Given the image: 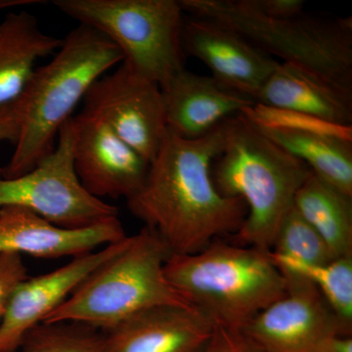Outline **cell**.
<instances>
[{
    "instance_id": "obj_1",
    "label": "cell",
    "mask_w": 352,
    "mask_h": 352,
    "mask_svg": "<svg viewBox=\"0 0 352 352\" xmlns=\"http://www.w3.org/2000/svg\"><path fill=\"white\" fill-rule=\"evenodd\" d=\"M226 122L193 140L168 131L144 183L126 200L131 214L170 254H195L229 238L247 217L244 201L222 196L212 182V166L223 146Z\"/></svg>"
},
{
    "instance_id": "obj_2",
    "label": "cell",
    "mask_w": 352,
    "mask_h": 352,
    "mask_svg": "<svg viewBox=\"0 0 352 352\" xmlns=\"http://www.w3.org/2000/svg\"><path fill=\"white\" fill-rule=\"evenodd\" d=\"M119 48L96 30L78 25L47 64L36 67L15 103L19 134L4 177L32 170L54 150L61 127L97 80L122 63Z\"/></svg>"
},
{
    "instance_id": "obj_3",
    "label": "cell",
    "mask_w": 352,
    "mask_h": 352,
    "mask_svg": "<svg viewBox=\"0 0 352 352\" xmlns=\"http://www.w3.org/2000/svg\"><path fill=\"white\" fill-rule=\"evenodd\" d=\"M311 175L307 164L268 138L244 113L226 122L220 154L212 166L215 188L247 206L233 244L270 252L296 193Z\"/></svg>"
},
{
    "instance_id": "obj_4",
    "label": "cell",
    "mask_w": 352,
    "mask_h": 352,
    "mask_svg": "<svg viewBox=\"0 0 352 352\" xmlns=\"http://www.w3.org/2000/svg\"><path fill=\"white\" fill-rule=\"evenodd\" d=\"M164 275L214 326L233 330L242 331L287 292L270 252L221 239L195 254H170Z\"/></svg>"
},
{
    "instance_id": "obj_5",
    "label": "cell",
    "mask_w": 352,
    "mask_h": 352,
    "mask_svg": "<svg viewBox=\"0 0 352 352\" xmlns=\"http://www.w3.org/2000/svg\"><path fill=\"white\" fill-rule=\"evenodd\" d=\"M170 256L156 234L144 227L131 236L122 252L92 271L43 322H75L105 332L149 308L191 307L164 275Z\"/></svg>"
},
{
    "instance_id": "obj_6",
    "label": "cell",
    "mask_w": 352,
    "mask_h": 352,
    "mask_svg": "<svg viewBox=\"0 0 352 352\" xmlns=\"http://www.w3.org/2000/svg\"><path fill=\"white\" fill-rule=\"evenodd\" d=\"M184 12L233 30L271 57L292 63L352 91L351 18L321 19L303 13L273 19L247 0H180Z\"/></svg>"
},
{
    "instance_id": "obj_7",
    "label": "cell",
    "mask_w": 352,
    "mask_h": 352,
    "mask_svg": "<svg viewBox=\"0 0 352 352\" xmlns=\"http://www.w3.org/2000/svg\"><path fill=\"white\" fill-rule=\"evenodd\" d=\"M62 13L96 30L122 52V63L160 87L184 69V17L176 0H54Z\"/></svg>"
},
{
    "instance_id": "obj_8",
    "label": "cell",
    "mask_w": 352,
    "mask_h": 352,
    "mask_svg": "<svg viewBox=\"0 0 352 352\" xmlns=\"http://www.w3.org/2000/svg\"><path fill=\"white\" fill-rule=\"evenodd\" d=\"M71 119L60 129L54 150L32 170L17 177H4L0 168V208H25L69 229L85 228L119 217L118 207L90 195L76 176Z\"/></svg>"
},
{
    "instance_id": "obj_9",
    "label": "cell",
    "mask_w": 352,
    "mask_h": 352,
    "mask_svg": "<svg viewBox=\"0 0 352 352\" xmlns=\"http://www.w3.org/2000/svg\"><path fill=\"white\" fill-rule=\"evenodd\" d=\"M82 101V113L103 122L151 163L168 131L157 83L122 62L97 80Z\"/></svg>"
},
{
    "instance_id": "obj_10",
    "label": "cell",
    "mask_w": 352,
    "mask_h": 352,
    "mask_svg": "<svg viewBox=\"0 0 352 352\" xmlns=\"http://www.w3.org/2000/svg\"><path fill=\"white\" fill-rule=\"evenodd\" d=\"M284 278L286 294L242 330L259 352H314L332 336L351 335L314 285Z\"/></svg>"
},
{
    "instance_id": "obj_11",
    "label": "cell",
    "mask_w": 352,
    "mask_h": 352,
    "mask_svg": "<svg viewBox=\"0 0 352 352\" xmlns=\"http://www.w3.org/2000/svg\"><path fill=\"white\" fill-rule=\"evenodd\" d=\"M74 168L90 195L129 200L138 193L149 163L101 120L80 112L72 117Z\"/></svg>"
},
{
    "instance_id": "obj_12",
    "label": "cell",
    "mask_w": 352,
    "mask_h": 352,
    "mask_svg": "<svg viewBox=\"0 0 352 352\" xmlns=\"http://www.w3.org/2000/svg\"><path fill=\"white\" fill-rule=\"evenodd\" d=\"M131 236L97 252L76 256L66 265L28 277L14 291L0 321V352H16L28 333L43 323L102 263L122 252Z\"/></svg>"
},
{
    "instance_id": "obj_13",
    "label": "cell",
    "mask_w": 352,
    "mask_h": 352,
    "mask_svg": "<svg viewBox=\"0 0 352 352\" xmlns=\"http://www.w3.org/2000/svg\"><path fill=\"white\" fill-rule=\"evenodd\" d=\"M182 48L207 65L217 82L254 100L279 64L233 30L194 16L183 23Z\"/></svg>"
},
{
    "instance_id": "obj_14",
    "label": "cell",
    "mask_w": 352,
    "mask_h": 352,
    "mask_svg": "<svg viewBox=\"0 0 352 352\" xmlns=\"http://www.w3.org/2000/svg\"><path fill=\"white\" fill-rule=\"evenodd\" d=\"M126 237L119 217L85 228L69 229L54 226L25 208H0V254L10 252L41 258H76Z\"/></svg>"
},
{
    "instance_id": "obj_15",
    "label": "cell",
    "mask_w": 352,
    "mask_h": 352,
    "mask_svg": "<svg viewBox=\"0 0 352 352\" xmlns=\"http://www.w3.org/2000/svg\"><path fill=\"white\" fill-rule=\"evenodd\" d=\"M214 329L196 308L152 307L103 332L99 352H200Z\"/></svg>"
},
{
    "instance_id": "obj_16",
    "label": "cell",
    "mask_w": 352,
    "mask_h": 352,
    "mask_svg": "<svg viewBox=\"0 0 352 352\" xmlns=\"http://www.w3.org/2000/svg\"><path fill=\"white\" fill-rule=\"evenodd\" d=\"M168 131L184 139L204 138L256 103L212 76L183 69L161 87Z\"/></svg>"
},
{
    "instance_id": "obj_17",
    "label": "cell",
    "mask_w": 352,
    "mask_h": 352,
    "mask_svg": "<svg viewBox=\"0 0 352 352\" xmlns=\"http://www.w3.org/2000/svg\"><path fill=\"white\" fill-rule=\"evenodd\" d=\"M254 101L352 126V91L298 65L279 62Z\"/></svg>"
},
{
    "instance_id": "obj_18",
    "label": "cell",
    "mask_w": 352,
    "mask_h": 352,
    "mask_svg": "<svg viewBox=\"0 0 352 352\" xmlns=\"http://www.w3.org/2000/svg\"><path fill=\"white\" fill-rule=\"evenodd\" d=\"M62 38L46 34L27 11L0 21V107L17 100L38 60L54 54Z\"/></svg>"
},
{
    "instance_id": "obj_19",
    "label": "cell",
    "mask_w": 352,
    "mask_h": 352,
    "mask_svg": "<svg viewBox=\"0 0 352 352\" xmlns=\"http://www.w3.org/2000/svg\"><path fill=\"white\" fill-rule=\"evenodd\" d=\"M294 208L321 236L333 258L352 256V197L311 173L296 193Z\"/></svg>"
},
{
    "instance_id": "obj_20",
    "label": "cell",
    "mask_w": 352,
    "mask_h": 352,
    "mask_svg": "<svg viewBox=\"0 0 352 352\" xmlns=\"http://www.w3.org/2000/svg\"><path fill=\"white\" fill-rule=\"evenodd\" d=\"M259 129L307 164L319 179L352 197V141L322 134Z\"/></svg>"
},
{
    "instance_id": "obj_21",
    "label": "cell",
    "mask_w": 352,
    "mask_h": 352,
    "mask_svg": "<svg viewBox=\"0 0 352 352\" xmlns=\"http://www.w3.org/2000/svg\"><path fill=\"white\" fill-rule=\"evenodd\" d=\"M270 256L284 277L302 278L314 285L344 328L351 332L352 256L305 264Z\"/></svg>"
},
{
    "instance_id": "obj_22",
    "label": "cell",
    "mask_w": 352,
    "mask_h": 352,
    "mask_svg": "<svg viewBox=\"0 0 352 352\" xmlns=\"http://www.w3.org/2000/svg\"><path fill=\"white\" fill-rule=\"evenodd\" d=\"M103 332L75 322L39 324L25 335L20 352H99Z\"/></svg>"
},
{
    "instance_id": "obj_23",
    "label": "cell",
    "mask_w": 352,
    "mask_h": 352,
    "mask_svg": "<svg viewBox=\"0 0 352 352\" xmlns=\"http://www.w3.org/2000/svg\"><path fill=\"white\" fill-rule=\"evenodd\" d=\"M270 254L305 264L335 259L328 245L293 207L278 229Z\"/></svg>"
},
{
    "instance_id": "obj_24",
    "label": "cell",
    "mask_w": 352,
    "mask_h": 352,
    "mask_svg": "<svg viewBox=\"0 0 352 352\" xmlns=\"http://www.w3.org/2000/svg\"><path fill=\"white\" fill-rule=\"evenodd\" d=\"M242 113L261 129L322 134L352 141V126H340L308 113L271 107L256 102L244 109Z\"/></svg>"
},
{
    "instance_id": "obj_25",
    "label": "cell",
    "mask_w": 352,
    "mask_h": 352,
    "mask_svg": "<svg viewBox=\"0 0 352 352\" xmlns=\"http://www.w3.org/2000/svg\"><path fill=\"white\" fill-rule=\"evenodd\" d=\"M28 277V270L21 254H0V321L6 314L14 291Z\"/></svg>"
},
{
    "instance_id": "obj_26",
    "label": "cell",
    "mask_w": 352,
    "mask_h": 352,
    "mask_svg": "<svg viewBox=\"0 0 352 352\" xmlns=\"http://www.w3.org/2000/svg\"><path fill=\"white\" fill-rule=\"evenodd\" d=\"M200 352H259L242 331L214 326V332Z\"/></svg>"
},
{
    "instance_id": "obj_27",
    "label": "cell",
    "mask_w": 352,
    "mask_h": 352,
    "mask_svg": "<svg viewBox=\"0 0 352 352\" xmlns=\"http://www.w3.org/2000/svg\"><path fill=\"white\" fill-rule=\"evenodd\" d=\"M259 13L273 19H289L305 13L303 0H247Z\"/></svg>"
},
{
    "instance_id": "obj_28",
    "label": "cell",
    "mask_w": 352,
    "mask_h": 352,
    "mask_svg": "<svg viewBox=\"0 0 352 352\" xmlns=\"http://www.w3.org/2000/svg\"><path fill=\"white\" fill-rule=\"evenodd\" d=\"M19 134V116L15 103L0 107V141L15 144Z\"/></svg>"
},
{
    "instance_id": "obj_29",
    "label": "cell",
    "mask_w": 352,
    "mask_h": 352,
    "mask_svg": "<svg viewBox=\"0 0 352 352\" xmlns=\"http://www.w3.org/2000/svg\"><path fill=\"white\" fill-rule=\"evenodd\" d=\"M314 352H352L351 335H335L328 338Z\"/></svg>"
},
{
    "instance_id": "obj_30",
    "label": "cell",
    "mask_w": 352,
    "mask_h": 352,
    "mask_svg": "<svg viewBox=\"0 0 352 352\" xmlns=\"http://www.w3.org/2000/svg\"><path fill=\"white\" fill-rule=\"evenodd\" d=\"M36 3H44L43 0H0V11L13 7L34 6Z\"/></svg>"
}]
</instances>
